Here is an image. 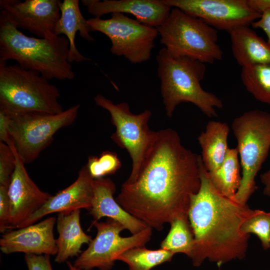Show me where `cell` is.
<instances>
[{
  "label": "cell",
  "mask_w": 270,
  "mask_h": 270,
  "mask_svg": "<svg viewBox=\"0 0 270 270\" xmlns=\"http://www.w3.org/2000/svg\"><path fill=\"white\" fill-rule=\"evenodd\" d=\"M200 155L186 148L178 132L156 131L136 176L127 180L116 198L128 212L160 231L176 218L188 215L191 196L200 190Z\"/></svg>",
  "instance_id": "6da1fadb"
},
{
  "label": "cell",
  "mask_w": 270,
  "mask_h": 270,
  "mask_svg": "<svg viewBox=\"0 0 270 270\" xmlns=\"http://www.w3.org/2000/svg\"><path fill=\"white\" fill-rule=\"evenodd\" d=\"M199 190L190 197L188 218L194 235L190 257L196 267L206 260L218 266L246 254L250 234L240 230L244 220L253 212L220 194L212 185L202 160Z\"/></svg>",
  "instance_id": "7a4b0ae2"
},
{
  "label": "cell",
  "mask_w": 270,
  "mask_h": 270,
  "mask_svg": "<svg viewBox=\"0 0 270 270\" xmlns=\"http://www.w3.org/2000/svg\"><path fill=\"white\" fill-rule=\"evenodd\" d=\"M69 50V42L64 36H27L0 10V60H14L22 68L38 72L49 80H71L74 74L68 62Z\"/></svg>",
  "instance_id": "3957f363"
},
{
  "label": "cell",
  "mask_w": 270,
  "mask_h": 270,
  "mask_svg": "<svg viewBox=\"0 0 270 270\" xmlns=\"http://www.w3.org/2000/svg\"><path fill=\"white\" fill-rule=\"evenodd\" d=\"M158 75L160 81V92L166 114L170 118L176 106L190 102L210 118L216 117V108L224 107L216 95L204 90L205 64L188 57H173L164 47L156 56Z\"/></svg>",
  "instance_id": "277c9868"
},
{
  "label": "cell",
  "mask_w": 270,
  "mask_h": 270,
  "mask_svg": "<svg viewBox=\"0 0 270 270\" xmlns=\"http://www.w3.org/2000/svg\"><path fill=\"white\" fill-rule=\"evenodd\" d=\"M58 88L38 72L0 60V110L57 114L64 111Z\"/></svg>",
  "instance_id": "5b68a950"
},
{
  "label": "cell",
  "mask_w": 270,
  "mask_h": 270,
  "mask_svg": "<svg viewBox=\"0 0 270 270\" xmlns=\"http://www.w3.org/2000/svg\"><path fill=\"white\" fill-rule=\"evenodd\" d=\"M156 28L160 42L173 57H188L204 64H213L222 58L218 30L179 8H172Z\"/></svg>",
  "instance_id": "8992f818"
},
{
  "label": "cell",
  "mask_w": 270,
  "mask_h": 270,
  "mask_svg": "<svg viewBox=\"0 0 270 270\" xmlns=\"http://www.w3.org/2000/svg\"><path fill=\"white\" fill-rule=\"evenodd\" d=\"M232 128L242 170L241 184L233 200L246 204L257 188L255 178L270 148V113L246 112L234 120Z\"/></svg>",
  "instance_id": "52a82bcc"
},
{
  "label": "cell",
  "mask_w": 270,
  "mask_h": 270,
  "mask_svg": "<svg viewBox=\"0 0 270 270\" xmlns=\"http://www.w3.org/2000/svg\"><path fill=\"white\" fill-rule=\"evenodd\" d=\"M80 108L78 104L57 114L40 112L8 114L10 118V134L24 164L34 160L51 144L60 129L74 122Z\"/></svg>",
  "instance_id": "ba28073f"
},
{
  "label": "cell",
  "mask_w": 270,
  "mask_h": 270,
  "mask_svg": "<svg viewBox=\"0 0 270 270\" xmlns=\"http://www.w3.org/2000/svg\"><path fill=\"white\" fill-rule=\"evenodd\" d=\"M94 100L98 106L110 114L111 122L116 128L111 136L112 140L130 154L132 168L127 180H132L139 171L156 135V131L152 130L148 125L152 113L146 110L134 114L127 102L114 104L100 94L96 95Z\"/></svg>",
  "instance_id": "9c48e42d"
},
{
  "label": "cell",
  "mask_w": 270,
  "mask_h": 270,
  "mask_svg": "<svg viewBox=\"0 0 270 270\" xmlns=\"http://www.w3.org/2000/svg\"><path fill=\"white\" fill-rule=\"evenodd\" d=\"M90 32H100L110 40L111 52L123 56L130 62L148 60L158 36L156 28L143 24L122 13H112L108 19L87 20Z\"/></svg>",
  "instance_id": "30bf717a"
},
{
  "label": "cell",
  "mask_w": 270,
  "mask_h": 270,
  "mask_svg": "<svg viewBox=\"0 0 270 270\" xmlns=\"http://www.w3.org/2000/svg\"><path fill=\"white\" fill-rule=\"evenodd\" d=\"M92 226L96 228V235L74 264L81 270H110L120 255L129 249L144 246L152 234V229L148 226L138 233L122 237L120 233L125 228L110 218L105 222L93 220Z\"/></svg>",
  "instance_id": "8fae6325"
},
{
  "label": "cell",
  "mask_w": 270,
  "mask_h": 270,
  "mask_svg": "<svg viewBox=\"0 0 270 270\" xmlns=\"http://www.w3.org/2000/svg\"><path fill=\"white\" fill-rule=\"evenodd\" d=\"M171 8H179L198 18L216 30L228 32L249 26L261 14L248 6L246 0H164Z\"/></svg>",
  "instance_id": "7c38bea8"
},
{
  "label": "cell",
  "mask_w": 270,
  "mask_h": 270,
  "mask_svg": "<svg viewBox=\"0 0 270 270\" xmlns=\"http://www.w3.org/2000/svg\"><path fill=\"white\" fill-rule=\"evenodd\" d=\"M61 2L60 0H0V8L18 28L40 38H49L56 35Z\"/></svg>",
  "instance_id": "4fadbf2b"
},
{
  "label": "cell",
  "mask_w": 270,
  "mask_h": 270,
  "mask_svg": "<svg viewBox=\"0 0 270 270\" xmlns=\"http://www.w3.org/2000/svg\"><path fill=\"white\" fill-rule=\"evenodd\" d=\"M10 148L14 150L16 159L15 169L8 187L11 229L18 228L38 210L52 195L41 190L32 180L15 146Z\"/></svg>",
  "instance_id": "5bb4252c"
},
{
  "label": "cell",
  "mask_w": 270,
  "mask_h": 270,
  "mask_svg": "<svg viewBox=\"0 0 270 270\" xmlns=\"http://www.w3.org/2000/svg\"><path fill=\"white\" fill-rule=\"evenodd\" d=\"M56 218L50 216L38 224L5 232L0 239V249L5 254L56 255L58 248L54 234Z\"/></svg>",
  "instance_id": "9a60e30c"
},
{
  "label": "cell",
  "mask_w": 270,
  "mask_h": 270,
  "mask_svg": "<svg viewBox=\"0 0 270 270\" xmlns=\"http://www.w3.org/2000/svg\"><path fill=\"white\" fill-rule=\"evenodd\" d=\"M94 178L86 166L78 172L76 180L70 186L51 196L45 204L18 228L35 224L39 220L54 212H68L84 208L90 210L94 196Z\"/></svg>",
  "instance_id": "2e32d148"
},
{
  "label": "cell",
  "mask_w": 270,
  "mask_h": 270,
  "mask_svg": "<svg viewBox=\"0 0 270 270\" xmlns=\"http://www.w3.org/2000/svg\"><path fill=\"white\" fill-rule=\"evenodd\" d=\"M82 2L94 18L129 14L141 23L156 28L164 22L172 9L164 0H82Z\"/></svg>",
  "instance_id": "e0dca14e"
},
{
  "label": "cell",
  "mask_w": 270,
  "mask_h": 270,
  "mask_svg": "<svg viewBox=\"0 0 270 270\" xmlns=\"http://www.w3.org/2000/svg\"><path fill=\"white\" fill-rule=\"evenodd\" d=\"M116 186L108 178L94 179V196L89 210L94 221L108 217L121 224L132 234L138 233L148 226L126 212L114 198Z\"/></svg>",
  "instance_id": "ac0fdd59"
},
{
  "label": "cell",
  "mask_w": 270,
  "mask_h": 270,
  "mask_svg": "<svg viewBox=\"0 0 270 270\" xmlns=\"http://www.w3.org/2000/svg\"><path fill=\"white\" fill-rule=\"evenodd\" d=\"M60 17L56 25L54 34H64L70 44L68 62H80L90 60L78 50L75 44L77 32L80 36L88 42L94 40L90 34V28L87 20L82 16L79 6L78 0H64L60 5Z\"/></svg>",
  "instance_id": "d6986e66"
},
{
  "label": "cell",
  "mask_w": 270,
  "mask_h": 270,
  "mask_svg": "<svg viewBox=\"0 0 270 270\" xmlns=\"http://www.w3.org/2000/svg\"><path fill=\"white\" fill-rule=\"evenodd\" d=\"M232 55L242 67L270 64V45L249 26H242L228 32Z\"/></svg>",
  "instance_id": "ffe728a7"
},
{
  "label": "cell",
  "mask_w": 270,
  "mask_h": 270,
  "mask_svg": "<svg viewBox=\"0 0 270 270\" xmlns=\"http://www.w3.org/2000/svg\"><path fill=\"white\" fill-rule=\"evenodd\" d=\"M80 210L58 213L56 220L58 237L56 239L58 252L55 262L61 264L68 258L78 256L82 246L92 240L86 234L80 224Z\"/></svg>",
  "instance_id": "44dd1931"
},
{
  "label": "cell",
  "mask_w": 270,
  "mask_h": 270,
  "mask_svg": "<svg viewBox=\"0 0 270 270\" xmlns=\"http://www.w3.org/2000/svg\"><path fill=\"white\" fill-rule=\"evenodd\" d=\"M230 128L225 122L210 120L198 138L202 148L201 158L208 172L218 168L229 148L228 139Z\"/></svg>",
  "instance_id": "7402d4cb"
},
{
  "label": "cell",
  "mask_w": 270,
  "mask_h": 270,
  "mask_svg": "<svg viewBox=\"0 0 270 270\" xmlns=\"http://www.w3.org/2000/svg\"><path fill=\"white\" fill-rule=\"evenodd\" d=\"M237 148H229L220 166L208 172L210 180L214 188L222 195L234 200L242 182L240 164Z\"/></svg>",
  "instance_id": "603a6c76"
},
{
  "label": "cell",
  "mask_w": 270,
  "mask_h": 270,
  "mask_svg": "<svg viewBox=\"0 0 270 270\" xmlns=\"http://www.w3.org/2000/svg\"><path fill=\"white\" fill-rule=\"evenodd\" d=\"M170 231L162 242L160 248L174 254L182 253L190 258L194 246V235L188 215L178 216L170 222Z\"/></svg>",
  "instance_id": "cb8c5ba5"
},
{
  "label": "cell",
  "mask_w": 270,
  "mask_h": 270,
  "mask_svg": "<svg viewBox=\"0 0 270 270\" xmlns=\"http://www.w3.org/2000/svg\"><path fill=\"white\" fill-rule=\"evenodd\" d=\"M240 76L244 87L256 100L270 105V64L242 67Z\"/></svg>",
  "instance_id": "d4e9b609"
},
{
  "label": "cell",
  "mask_w": 270,
  "mask_h": 270,
  "mask_svg": "<svg viewBox=\"0 0 270 270\" xmlns=\"http://www.w3.org/2000/svg\"><path fill=\"white\" fill-rule=\"evenodd\" d=\"M174 253L162 248L152 250L138 246L129 249L116 258L126 263L130 270H150L154 267L170 262Z\"/></svg>",
  "instance_id": "484cf974"
},
{
  "label": "cell",
  "mask_w": 270,
  "mask_h": 270,
  "mask_svg": "<svg viewBox=\"0 0 270 270\" xmlns=\"http://www.w3.org/2000/svg\"><path fill=\"white\" fill-rule=\"evenodd\" d=\"M240 230L244 234H255L260 240L264 249L270 248V212L254 210L242 222Z\"/></svg>",
  "instance_id": "4316f807"
},
{
  "label": "cell",
  "mask_w": 270,
  "mask_h": 270,
  "mask_svg": "<svg viewBox=\"0 0 270 270\" xmlns=\"http://www.w3.org/2000/svg\"><path fill=\"white\" fill-rule=\"evenodd\" d=\"M121 166L118 155L110 151L104 152L99 157L90 156L86 165L90 175L94 179L102 178L106 175L113 174Z\"/></svg>",
  "instance_id": "83f0119b"
},
{
  "label": "cell",
  "mask_w": 270,
  "mask_h": 270,
  "mask_svg": "<svg viewBox=\"0 0 270 270\" xmlns=\"http://www.w3.org/2000/svg\"><path fill=\"white\" fill-rule=\"evenodd\" d=\"M16 160L12 148L0 142V186L8 187L15 169Z\"/></svg>",
  "instance_id": "f1b7e54d"
},
{
  "label": "cell",
  "mask_w": 270,
  "mask_h": 270,
  "mask_svg": "<svg viewBox=\"0 0 270 270\" xmlns=\"http://www.w3.org/2000/svg\"><path fill=\"white\" fill-rule=\"evenodd\" d=\"M10 202L8 188L0 186V231L4 232L10 229Z\"/></svg>",
  "instance_id": "f546056e"
},
{
  "label": "cell",
  "mask_w": 270,
  "mask_h": 270,
  "mask_svg": "<svg viewBox=\"0 0 270 270\" xmlns=\"http://www.w3.org/2000/svg\"><path fill=\"white\" fill-rule=\"evenodd\" d=\"M24 260L28 270H52L50 255L25 254Z\"/></svg>",
  "instance_id": "4dcf8cb0"
},
{
  "label": "cell",
  "mask_w": 270,
  "mask_h": 270,
  "mask_svg": "<svg viewBox=\"0 0 270 270\" xmlns=\"http://www.w3.org/2000/svg\"><path fill=\"white\" fill-rule=\"evenodd\" d=\"M10 121L9 116L4 112L0 110V142L12 147L14 146V144L10 132Z\"/></svg>",
  "instance_id": "1f68e13d"
},
{
  "label": "cell",
  "mask_w": 270,
  "mask_h": 270,
  "mask_svg": "<svg viewBox=\"0 0 270 270\" xmlns=\"http://www.w3.org/2000/svg\"><path fill=\"white\" fill-rule=\"evenodd\" d=\"M254 28H260L266 34L270 45V9L263 13L260 18L251 24Z\"/></svg>",
  "instance_id": "d6a6232c"
},
{
  "label": "cell",
  "mask_w": 270,
  "mask_h": 270,
  "mask_svg": "<svg viewBox=\"0 0 270 270\" xmlns=\"http://www.w3.org/2000/svg\"><path fill=\"white\" fill-rule=\"evenodd\" d=\"M248 6L260 14L270 9V0H246Z\"/></svg>",
  "instance_id": "836d02e7"
},
{
  "label": "cell",
  "mask_w": 270,
  "mask_h": 270,
  "mask_svg": "<svg viewBox=\"0 0 270 270\" xmlns=\"http://www.w3.org/2000/svg\"><path fill=\"white\" fill-rule=\"evenodd\" d=\"M260 180L264 185V194L270 198V168L260 175Z\"/></svg>",
  "instance_id": "e575fe53"
},
{
  "label": "cell",
  "mask_w": 270,
  "mask_h": 270,
  "mask_svg": "<svg viewBox=\"0 0 270 270\" xmlns=\"http://www.w3.org/2000/svg\"><path fill=\"white\" fill-rule=\"evenodd\" d=\"M67 264L70 270H81L80 269L76 267L70 262H67Z\"/></svg>",
  "instance_id": "d590c367"
},
{
  "label": "cell",
  "mask_w": 270,
  "mask_h": 270,
  "mask_svg": "<svg viewBox=\"0 0 270 270\" xmlns=\"http://www.w3.org/2000/svg\"><path fill=\"white\" fill-rule=\"evenodd\" d=\"M269 244H270V238H269Z\"/></svg>",
  "instance_id": "8d00e7d4"
}]
</instances>
